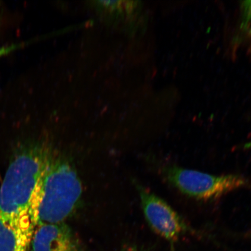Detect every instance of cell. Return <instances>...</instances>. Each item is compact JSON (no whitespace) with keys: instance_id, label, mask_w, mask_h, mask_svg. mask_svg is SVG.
Returning <instances> with one entry per match:
<instances>
[{"instance_id":"6da1fadb","label":"cell","mask_w":251,"mask_h":251,"mask_svg":"<svg viewBox=\"0 0 251 251\" xmlns=\"http://www.w3.org/2000/svg\"><path fill=\"white\" fill-rule=\"evenodd\" d=\"M52 154L44 144H28L19 150L0 187V214L3 218L16 224L33 225L31 206Z\"/></svg>"},{"instance_id":"7a4b0ae2","label":"cell","mask_w":251,"mask_h":251,"mask_svg":"<svg viewBox=\"0 0 251 251\" xmlns=\"http://www.w3.org/2000/svg\"><path fill=\"white\" fill-rule=\"evenodd\" d=\"M80 178L68 160L53 153L37 188L31 209L34 226L64 223L79 203Z\"/></svg>"},{"instance_id":"3957f363","label":"cell","mask_w":251,"mask_h":251,"mask_svg":"<svg viewBox=\"0 0 251 251\" xmlns=\"http://www.w3.org/2000/svg\"><path fill=\"white\" fill-rule=\"evenodd\" d=\"M162 177L173 188L190 199L207 202L251 187L246 177L238 174L216 175L173 164L159 167Z\"/></svg>"},{"instance_id":"277c9868","label":"cell","mask_w":251,"mask_h":251,"mask_svg":"<svg viewBox=\"0 0 251 251\" xmlns=\"http://www.w3.org/2000/svg\"><path fill=\"white\" fill-rule=\"evenodd\" d=\"M139 191L146 221L159 236L174 243L188 233H196L179 213L161 197L143 187H139Z\"/></svg>"},{"instance_id":"5b68a950","label":"cell","mask_w":251,"mask_h":251,"mask_svg":"<svg viewBox=\"0 0 251 251\" xmlns=\"http://www.w3.org/2000/svg\"><path fill=\"white\" fill-rule=\"evenodd\" d=\"M93 7L104 23L125 32L136 33L143 24L139 1H94Z\"/></svg>"},{"instance_id":"8992f818","label":"cell","mask_w":251,"mask_h":251,"mask_svg":"<svg viewBox=\"0 0 251 251\" xmlns=\"http://www.w3.org/2000/svg\"><path fill=\"white\" fill-rule=\"evenodd\" d=\"M31 251H80L76 235L65 224H42L35 226L31 235Z\"/></svg>"},{"instance_id":"52a82bcc","label":"cell","mask_w":251,"mask_h":251,"mask_svg":"<svg viewBox=\"0 0 251 251\" xmlns=\"http://www.w3.org/2000/svg\"><path fill=\"white\" fill-rule=\"evenodd\" d=\"M34 227L8 221L0 214V251H29Z\"/></svg>"},{"instance_id":"ba28073f","label":"cell","mask_w":251,"mask_h":251,"mask_svg":"<svg viewBox=\"0 0 251 251\" xmlns=\"http://www.w3.org/2000/svg\"><path fill=\"white\" fill-rule=\"evenodd\" d=\"M243 7L244 29L251 33V1H245Z\"/></svg>"},{"instance_id":"9c48e42d","label":"cell","mask_w":251,"mask_h":251,"mask_svg":"<svg viewBox=\"0 0 251 251\" xmlns=\"http://www.w3.org/2000/svg\"><path fill=\"white\" fill-rule=\"evenodd\" d=\"M26 43L12 44L7 46L2 47L0 48V56L8 54V53L14 51L26 45Z\"/></svg>"},{"instance_id":"30bf717a","label":"cell","mask_w":251,"mask_h":251,"mask_svg":"<svg viewBox=\"0 0 251 251\" xmlns=\"http://www.w3.org/2000/svg\"><path fill=\"white\" fill-rule=\"evenodd\" d=\"M242 149L244 150L251 149V141H250V142H247L243 144V146H242Z\"/></svg>"},{"instance_id":"8fae6325","label":"cell","mask_w":251,"mask_h":251,"mask_svg":"<svg viewBox=\"0 0 251 251\" xmlns=\"http://www.w3.org/2000/svg\"><path fill=\"white\" fill-rule=\"evenodd\" d=\"M127 251H140L137 250L136 249H130L129 250H128Z\"/></svg>"}]
</instances>
